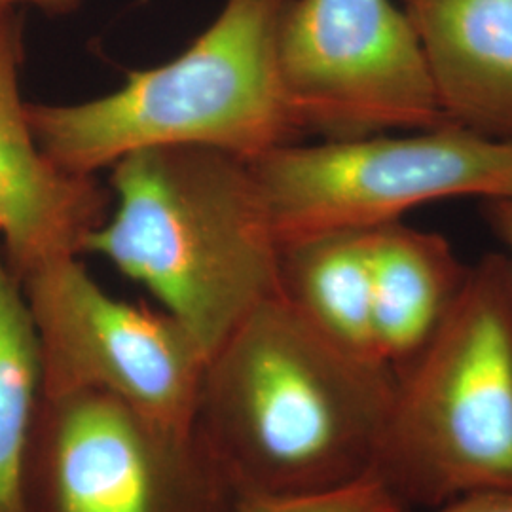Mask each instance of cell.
Masks as SVG:
<instances>
[{
	"instance_id": "17",
	"label": "cell",
	"mask_w": 512,
	"mask_h": 512,
	"mask_svg": "<svg viewBox=\"0 0 512 512\" xmlns=\"http://www.w3.org/2000/svg\"><path fill=\"white\" fill-rule=\"evenodd\" d=\"M492 217H494L495 226H497V234L503 239L505 247H507V260L511 264L512 272V196L492 202Z\"/></svg>"
},
{
	"instance_id": "11",
	"label": "cell",
	"mask_w": 512,
	"mask_h": 512,
	"mask_svg": "<svg viewBox=\"0 0 512 512\" xmlns=\"http://www.w3.org/2000/svg\"><path fill=\"white\" fill-rule=\"evenodd\" d=\"M370 266L376 349L395 372L433 336L469 266L440 234L403 222L370 232Z\"/></svg>"
},
{
	"instance_id": "10",
	"label": "cell",
	"mask_w": 512,
	"mask_h": 512,
	"mask_svg": "<svg viewBox=\"0 0 512 512\" xmlns=\"http://www.w3.org/2000/svg\"><path fill=\"white\" fill-rule=\"evenodd\" d=\"M448 120L512 143V0H401Z\"/></svg>"
},
{
	"instance_id": "15",
	"label": "cell",
	"mask_w": 512,
	"mask_h": 512,
	"mask_svg": "<svg viewBox=\"0 0 512 512\" xmlns=\"http://www.w3.org/2000/svg\"><path fill=\"white\" fill-rule=\"evenodd\" d=\"M423 512H512V488L476 492Z\"/></svg>"
},
{
	"instance_id": "8",
	"label": "cell",
	"mask_w": 512,
	"mask_h": 512,
	"mask_svg": "<svg viewBox=\"0 0 512 512\" xmlns=\"http://www.w3.org/2000/svg\"><path fill=\"white\" fill-rule=\"evenodd\" d=\"M37 330L42 395L103 393L179 433H194L205 355L167 311L107 293L61 256L19 279Z\"/></svg>"
},
{
	"instance_id": "2",
	"label": "cell",
	"mask_w": 512,
	"mask_h": 512,
	"mask_svg": "<svg viewBox=\"0 0 512 512\" xmlns=\"http://www.w3.org/2000/svg\"><path fill=\"white\" fill-rule=\"evenodd\" d=\"M116 211L86 241L147 287L209 359L281 294V249L249 160L217 148L152 147L110 167Z\"/></svg>"
},
{
	"instance_id": "4",
	"label": "cell",
	"mask_w": 512,
	"mask_h": 512,
	"mask_svg": "<svg viewBox=\"0 0 512 512\" xmlns=\"http://www.w3.org/2000/svg\"><path fill=\"white\" fill-rule=\"evenodd\" d=\"M374 476L408 512L512 488V272L469 266L427 344L399 370Z\"/></svg>"
},
{
	"instance_id": "9",
	"label": "cell",
	"mask_w": 512,
	"mask_h": 512,
	"mask_svg": "<svg viewBox=\"0 0 512 512\" xmlns=\"http://www.w3.org/2000/svg\"><path fill=\"white\" fill-rule=\"evenodd\" d=\"M23 54L21 14L0 8V245L18 281L42 262L84 255L110 205L97 177L61 169L38 147L21 95Z\"/></svg>"
},
{
	"instance_id": "6",
	"label": "cell",
	"mask_w": 512,
	"mask_h": 512,
	"mask_svg": "<svg viewBox=\"0 0 512 512\" xmlns=\"http://www.w3.org/2000/svg\"><path fill=\"white\" fill-rule=\"evenodd\" d=\"M279 69L302 137L452 124L418 29L393 0H293L281 25Z\"/></svg>"
},
{
	"instance_id": "16",
	"label": "cell",
	"mask_w": 512,
	"mask_h": 512,
	"mask_svg": "<svg viewBox=\"0 0 512 512\" xmlns=\"http://www.w3.org/2000/svg\"><path fill=\"white\" fill-rule=\"evenodd\" d=\"M82 0H0V8H23L33 6L50 16H67L78 10Z\"/></svg>"
},
{
	"instance_id": "5",
	"label": "cell",
	"mask_w": 512,
	"mask_h": 512,
	"mask_svg": "<svg viewBox=\"0 0 512 512\" xmlns=\"http://www.w3.org/2000/svg\"><path fill=\"white\" fill-rule=\"evenodd\" d=\"M279 249L372 232L427 203L512 196V143L459 126L300 141L249 162Z\"/></svg>"
},
{
	"instance_id": "12",
	"label": "cell",
	"mask_w": 512,
	"mask_h": 512,
	"mask_svg": "<svg viewBox=\"0 0 512 512\" xmlns=\"http://www.w3.org/2000/svg\"><path fill=\"white\" fill-rule=\"evenodd\" d=\"M281 294L332 342L384 363L372 323L370 232L332 234L283 249Z\"/></svg>"
},
{
	"instance_id": "3",
	"label": "cell",
	"mask_w": 512,
	"mask_h": 512,
	"mask_svg": "<svg viewBox=\"0 0 512 512\" xmlns=\"http://www.w3.org/2000/svg\"><path fill=\"white\" fill-rule=\"evenodd\" d=\"M291 2L226 0L183 54L131 71L116 92L69 105L27 101L38 147L61 169L97 177L143 148H217L251 162L300 141L279 69Z\"/></svg>"
},
{
	"instance_id": "1",
	"label": "cell",
	"mask_w": 512,
	"mask_h": 512,
	"mask_svg": "<svg viewBox=\"0 0 512 512\" xmlns=\"http://www.w3.org/2000/svg\"><path fill=\"white\" fill-rule=\"evenodd\" d=\"M393 391L277 294L207 359L194 431L238 499L330 494L374 476Z\"/></svg>"
},
{
	"instance_id": "13",
	"label": "cell",
	"mask_w": 512,
	"mask_h": 512,
	"mask_svg": "<svg viewBox=\"0 0 512 512\" xmlns=\"http://www.w3.org/2000/svg\"><path fill=\"white\" fill-rule=\"evenodd\" d=\"M42 397L37 330L0 245V512H29L27 461Z\"/></svg>"
},
{
	"instance_id": "14",
	"label": "cell",
	"mask_w": 512,
	"mask_h": 512,
	"mask_svg": "<svg viewBox=\"0 0 512 512\" xmlns=\"http://www.w3.org/2000/svg\"><path fill=\"white\" fill-rule=\"evenodd\" d=\"M236 512H408L384 484L370 476L349 488L310 497L239 499Z\"/></svg>"
},
{
	"instance_id": "7",
	"label": "cell",
	"mask_w": 512,
	"mask_h": 512,
	"mask_svg": "<svg viewBox=\"0 0 512 512\" xmlns=\"http://www.w3.org/2000/svg\"><path fill=\"white\" fill-rule=\"evenodd\" d=\"M194 433L103 393L46 399L27 461L29 512H236Z\"/></svg>"
}]
</instances>
